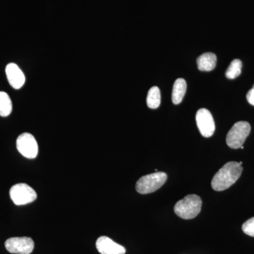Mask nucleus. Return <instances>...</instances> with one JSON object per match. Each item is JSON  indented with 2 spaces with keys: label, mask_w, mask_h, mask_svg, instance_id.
Masks as SVG:
<instances>
[{
  "label": "nucleus",
  "mask_w": 254,
  "mask_h": 254,
  "mask_svg": "<svg viewBox=\"0 0 254 254\" xmlns=\"http://www.w3.org/2000/svg\"><path fill=\"white\" fill-rule=\"evenodd\" d=\"M243 168L237 162L225 164L214 175L211 182L212 188L216 191H222L232 187L240 178Z\"/></svg>",
  "instance_id": "obj_1"
},
{
  "label": "nucleus",
  "mask_w": 254,
  "mask_h": 254,
  "mask_svg": "<svg viewBox=\"0 0 254 254\" xmlns=\"http://www.w3.org/2000/svg\"><path fill=\"white\" fill-rule=\"evenodd\" d=\"M202 200L200 196L190 194L177 202L175 205V213L180 218L190 220L195 218L201 210Z\"/></svg>",
  "instance_id": "obj_2"
},
{
  "label": "nucleus",
  "mask_w": 254,
  "mask_h": 254,
  "mask_svg": "<svg viewBox=\"0 0 254 254\" xmlns=\"http://www.w3.org/2000/svg\"><path fill=\"white\" fill-rule=\"evenodd\" d=\"M168 175L163 172H158L141 177L136 182V190L141 194L153 193L163 187L167 181Z\"/></svg>",
  "instance_id": "obj_3"
},
{
  "label": "nucleus",
  "mask_w": 254,
  "mask_h": 254,
  "mask_svg": "<svg viewBox=\"0 0 254 254\" xmlns=\"http://www.w3.org/2000/svg\"><path fill=\"white\" fill-rule=\"evenodd\" d=\"M251 132L250 123L247 122H238L235 123L227 135V144L233 149L240 148L249 136Z\"/></svg>",
  "instance_id": "obj_4"
},
{
  "label": "nucleus",
  "mask_w": 254,
  "mask_h": 254,
  "mask_svg": "<svg viewBox=\"0 0 254 254\" xmlns=\"http://www.w3.org/2000/svg\"><path fill=\"white\" fill-rule=\"evenodd\" d=\"M10 198L16 205L32 203L37 198L35 190L24 183L16 184L9 190Z\"/></svg>",
  "instance_id": "obj_5"
},
{
  "label": "nucleus",
  "mask_w": 254,
  "mask_h": 254,
  "mask_svg": "<svg viewBox=\"0 0 254 254\" xmlns=\"http://www.w3.org/2000/svg\"><path fill=\"white\" fill-rule=\"evenodd\" d=\"M16 148L25 158H36L38 153V145L36 138L29 133H23L16 140Z\"/></svg>",
  "instance_id": "obj_6"
},
{
  "label": "nucleus",
  "mask_w": 254,
  "mask_h": 254,
  "mask_svg": "<svg viewBox=\"0 0 254 254\" xmlns=\"http://www.w3.org/2000/svg\"><path fill=\"white\" fill-rule=\"evenodd\" d=\"M4 245L11 254H31L34 250V242L30 237H11L5 242Z\"/></svg>",
  "instance_id": "obj_7"
},
{
  "label": "nucleus",
  "mask_w": 254,
  "mask_h": 254,
  "mask_svg": "<svg viewBox=\"0 0 254 254\" xmlns=\"http://www.w3.org/2000/svg\"><path fill=\"white\" fill-rule=\"evenodd\" d=\"M195 120L202 136L206 138L213 136L215 130V122L209 110L205 108L198 110Z\"/></svg>",
  "instance_id": "obj_8"
},
{
  "label": "nucleus",
  "mask_w": 254,
  "mask_h": 254,
  "mask_svg": "<svg viewBox=\"0 0 254 254\" xmlns=\"http://www.w3.org/2000/svg\"><path fill=\"white\" fill-rule=\"evenodd\" d=\"M96 248L101 254H125L126 250L123 246L114 242L109 237L102 236L96 242Z\"/></svg>",
  "instance_id": "obj_9"
},
{
  "label": "nucleus",
  "mask_w": 254,
  "mask_h": 254,
  "mask_svg": "<svg viewBox=\"0 0 254 254\" xmlns=\"http://www.w3.org/2000/svg\"><path fill=\"white\" fill-rule=\"evenodd\" d=\"M5 71H6L8 81L12 88L14 89H20L21 87H23L26 81V78L23 71L20 69L16 64L9 63L6 66Z\"/></svg>",
  "instance_id": "obj_10"
},
{
  "label": "nucleus",
  "mask_w": 254,
  "mask_h": 254,
  "mask_svg": "<svg viewBox=\"0 0 254 254\" xmlns=\"http://www.w3.org/2000/svg\"><path fill=\"white\" fill-rule=\"evenodd\" d=\"M217 57L212 53L200 55L197 59L198 69L202 71H210L216 66Z\"/></svg>",
  "instance_id": "obj_11"
},
{
  "label": "nucleus",
  "mask_w": 254,
  "mask_h": 254,
  "mask_svg": "<svg viewBox=\"0 0 254 254\" xmlns=\"http://www.w3.org/2000/svg\"><path fill=\"white\" fill-rule=\"evenodd\" d=\"M187 82L184 78H177L174 83L172 99L174 104L178 105L182 103L187 91Z\"/></svg>",
  "instance_id": "obj_12"
},
{
  "label": "nucleus",
  "mask_w": 254,
  "mask_h": 254,
  "mask_svg": "<svg viewBox=\"0 0 254 254\" xmlns=\"http://www.w3.org/2000/svg\"><path fill=\"white\" fill-rule=\"evenodd\" d=\"M12 111V103L7 93L0 91V116L7 117Z\"/></svg>",
  "instance_id": "obj_13"
},
{
  "label": "nucleus",
  "mask_w": 254,
  "mask_h": 254,
  "mask_svg": "<svg viewBox=\"0 0 254 254\" xmlns=\"http://www.w3.org/2000/svg\"><path fill=\"white\" fill-rule=\"evenodd\" d=\"M160 91L158 87L153 86L149 90L147 96V105L150 109H156L160 105Z\"/></svg>",
  "instance_id": "obj_14"
},
{
  "label": "nucleus",
  "mask_w": 254,
  "mask_h": 254,
  "mask_svg": "<svg viewBox=\"0 0 254 254\" xmlns=\"http://www.w3.org/2000/svg\"><path fill=\"white\" fill-rule=\"evenodd\" d=\"M242 63L240 60H234L231 62L230 66L225 73L227 78L234 79L238 77L242 73Z\"/></svg>",
  "instance_id": "obj_15"
},
{
  "label": "nucleus",
  "mask_w": 254,
  "mask_h": 254,
  "mask_svg": "<svg viewBox=\"0 0 254 254\" xmlns=\"http://www.w3.org/2000/svg\"><path fill=\"white\" fill-rule=\"evenodd\" d=\"M242 230L246 235L254 237V217L247 220L242 225Z\"/></svg>",
  "instance_id": "obj_16"
},
{
  "label": "nucleus",
  "mask_w": 254,
  "mask_h": 254,
  "mask_svg": "<svg viewBox=\"0 0 254 254\" xmlns=\"http://www.w3.org/2000/svg\"><path fill=\"white\" fill-rule=\"evenodd\" d=\"M247 99L248 100L250 104L254 106V85L253 88H252V89L247 93Z\"/></svg>",
  "instance_id": "obj_17"
},
{
  "label": "nucleus",
  "mask_w": 254,
  "mask_h": 254,
  "mask_svg": "<svg viewBox=\"0 0 254 254\" xmlns=\"http://www.w3.org/2000/svg\"><path fill=\"white\" fill-rule=\"evenodd\" d=\"M240 163L241 165H242V162H240V163Z\"/></svg>",
  "instance_id": "obj_18"
}]
</instances>
